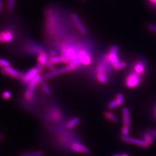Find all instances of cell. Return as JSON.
<instances>
[{
  "mask_svg": "<svg viewBox=\"0 0 156 156\" xmlns=\"http://www.w3.org/2000/svg\"><path fill=\"white\" fill-rule=\"evenodd\" d=\"M13 39V33L9 31H2L0 33V42L9 43L12 42Z\"/></svg>",
  "mask_w": 156,
  "mask_h": 156,
  "instance_id": "obj_10",
  "label": "cell"
},
{
  "mask_svg": "<svg viewBox=\"0 0 156 156\" xmlns=\"http://www.w3.org/2000/svg\"><path fill=\"white\" fill-rule=\"evenodd\" d=\"M11 97V93L9 91H5L2 94V97L5 99H8Z\"/></svg>",
  "mask_w": 156,
  "mask_h": 156,
  "instance_id": "obj_27",
  "label": "cell"
},
{
  "mask_svg": "<svg viewBox=\"0 0 156 156\" xmlns=\"http://www.w3.org/2000/svg\"><path fill=\"white\" fill-rule=\"evenodd\" d=\"M36 68H37V70L38 71V72H39V73H41V72H42L43 71V70L44 66L42 65L41 64H40V63H38V65H37Z\"/></svg>",
  "mask_w": 156,
  "mask_h": 156,
  "instance_id": "obj_29",
  "label": "cell"
},
{
  "mask_svg": "<svg viewBox=\"0 0 156 156\" xmlns=\"http://www.w3.org/2000/svg\"><path fill=\"white\" fill-rule=\"evenodd\" d=\"M1 73L3 75L12 77L13 78L16 79H21L23 75V74L20 72L17 71L16 69H14L11 66H9L7 68H4L1 69Z\"/></svg>",
  "mask_w": 156,
  "mask_h": 156,
  "instance_id": "obj_6",
  "label": "cell"
},
{
  "mask_svg": "<svg viewBox=\"0 0 156 156\" xmlns=\"http://www.w3.org/2000/svg\"><path fill=\"white\" fill-rule=\"evenodd\" d=\"M119 106V104L117 103V102L116 101V100H113L112 101H111L109 104H108V108L109 109H113L115 107H117Z\"/></svg>",
  "mask_w": 156,
  "mask_h": 156,
  "instance_id": "obj_25",
  "label": "cell"
},
{
  "mask_svg": "<svg viewBox=\"0 0 156 156\" xmlns=\"http://www.w3.org/2000/svg\"><path fill=\"white\" fill-rule=\"evenodd\" d=\"M76 68V66H75L73 65H71V64H69V66H66L64 68H61V69H58V70L53 71V72H50V73H48V74H45L43 76V79H50V78H54L55 76H57L58 75L64 74V73H66L67 72H69V71H73L74 69H75Z\"/></svg>",
  "mask_w": 156,
  "mask_h": 156,
  "instance_id": "obj_2",
  "label": "cell"
},
{
  "mask_svg": "<svg viewBox=\"0 0 156 156\" xmlns=\"http://www.w3.org/2000/svg\"><path fill=\"white\" fill-rule=\"evenodd\" d=\"M114 156H122V155H115Z\"/></svg>",
  "mask_w": 156,
  "mask_h": 156,
  "instance_id": "obj_38",
  "label": "cell"
},
{
  "mask_svg": "<svg viewBox=\"0 0 156 156\" xmlns=\"http://www.w3.org/2000/svg\"><path fill=\"white\" fill-rule=\"evenodd\" d=\"M38 76V75H37ZM37 76L36 78L32 81L31 82L28 84V87L27 90L25 91V97L29 101H32L34 99V91L37 87V85L38 82V77Z\"/></svg>",
  "mask_w": 156,
  "mask_h": 156,
  "instance_id": "obj_5",
  "label": "cell"
},
{
  "mask_svg": "<svg viewBox=\"0 0 156 156\" xmlns=\"http://www.w3.org/2000/svg\"><path fill=\"white\" fill-rule=\"evenodd\" d=\"M78 57L82 64L88 66L91 63V58L89 53L86 50H81L78 53Z\"/></svg>",
  "mask_w": 156,
  "mask_h": 156,
  "instance_id": "obj_8",
  "label": "cell"
},
{
  "mask_svg": "<svg viewBox=\"0 0 156 156\" xmlns=\"http://www.w3.org/2000/svg\"><path fill=\"white\" fill-rule=\"evenodd\" d=\"M80 122V119L78 117H75L71 120L68 124H67V127L69 128H72L74 127H75L76 125H78Z\"/></svg>",
  "mask_w": 156,
  "mask_h": 156,
  "instance_id": "obj_17",
  "label": "cell"
},
{
  "mask_svg": "<svg viewBox=\"0 0 156 156\" xmlns=\"http://www.w3.org/2000/svg\"><path fill=\"white\" fill-rule=\"evenodd\" d=\"M122 156H129L128 155H127V154H125V153H124V154H123Z\"/></svg>",
  "mask_w": 156,
  "mask_h": 156,
  "instance_id": "obj_35",
  "label": "cell"
},
{
  "mask_svg": "<svg viewBox=\"0 0 156 156\" xmlns=\"http://www.w3.org/2000/svg\"><path fill=\"white\" fill-rule=\"evenodd\" d=\"M15 5V0H8V6L7 9L9 12L13 11Z\"/></svg>",
  "mask_w": 156,
  "mask_h": 156,
  "instance_id": "obj_23",
  "label": "cell"
},
{
  "mask_svg": "<svg viewBox=\"0 0 156 156\" xmlns=\"http://www.w3.org/2000/svg\"><path fill=\"white\" fill-rule=\"evenodd\" d=\"M116 101L117 102L119 106H120L122 105H123L124 103V97L123 94L119 93L116 96Z\"/></svg>",
  "mask_w": 156,
  "mask_h": 156,
  "instance_id": "obj_24",
  "label": "cell"
},
{
  "mask_svg": "<svg viewBox=\"0 0 156 156\" xmlns=\"http://www.w3.org/2000/svg\"><path fill=\"white\" fill-rule=\"evenodd\" d=\"M143 138H144L143 140L148 144L149 146L151 145L154 140L153 135L150 133H145L143 136Z\"/></svg>",
  "mask_w": 156,
  "mask_h": 156,
  "instance_id": "obj_16",
  "label": "cell"
},
{
  "mask_svg": "<svg viewBox=\"0 0 156 156\" xmlns=\"http://www.w3.org/2000/svg\"><path fill=\"white\" fill-rule=\"evenodd\" d=\"M123 122L124 125L129 126L131 123L130 111L127 107H124L123 109Z\"/></svg>",
  "mask_w": 156,
  "mask_h": 156,
  "instance_id": "obj_12",
  "label": "cell"
},
{
  "mask_svg": "<svg viewBox=\"0 0 156 156\" xmlns=\"http://www.w3.org/2000/svg\"><path fill=\"white\" fill-rule=\"evenodd\" d=\"M46 66H47V67H48L51 70H53V71L54 70V71H55V67H54V66H53V64H52L51 63H50L49 61H48V62L47 63V64H46Z\"/></svg>",
  "mask_w": 156,
  "mask_h": 156,
  "instance_id": "obj_31",
  "label": "cell"
},
{
  "mask_svg": "<svg viewBox=\"0 0 156 156\" xmlns=\"http://www.w3.org/2000/svg\"><path fill=\"white\" fill-rule=\"evenodd\" d=\"M72 149L74 151L78 153H82L85 154L89 153V150L88 148L79 143H74L72 146Z\"/></svg>",
  "mask_w": 156,
  "mask_h": 156,
  "instance_id": "obj_11",
  "label": "cell"
},
{
  "mask_svg": "<svg viewBox=\"0 0 156 156\" xmlns=\"http://www.w3.org/2000/svg\"><path fill=\"white\" fill-rule=\"evenodd\" d=\"M2 139H3V136L0 134V140H2Z\"/></svg>",
  "mask_w": 156,
  "mask_h": 156,
  "instance_id": "obj_36",
  "label": "cell"
},
{
  "mask_svg": "<svg viewBox=\"0 0 156 156\" xmlns=\"http://www.w3.org/2000/svg\"><path fill=\"white\" fill-rule=\"evenodd\" d=\"M49 61L53 64H59V63H66V60L63 56H57L50 58Z\"/></svg>",
  "mask_w": 156,
  "mask_h": 156,
  "instance_id": "obj_14",
  "label": "cell"
},
{
  "mask_svg": "<svg viewBox=\"0 0 156 156\" xmlns=\"http://www.w3.org/2000/svg\"><path fill=\"white\" fill-rule=\"evenodd\" d=\"M43 155V153L41 151H37L33 152L23 153L20 155V156H42Z\"/></svg>",
  "mask_w": 156,
  "mask_h": 156,
  "instance_id": "obj_18",
  "label": "cell"
},
{
  "mask_svg": "<svg viewBox=\"0 0 156 156\" xmlns=\"http://www.w3.org/2000/svg\"><path fill=\"white\" fill-rule=\"evenodd\" d=\"M121 140L125 142L134 144L143 148H148L149 146L143 140H139L134 138L129 137L128 136H122L121 137Z\"/></svg>",
  "mask_w": 156,
  "mask_h": 156,
  "instance_id": "obj_7",
  "label": "cell"
},
{
  "mask_svg": "<svg viewBox=\"0 0 156 156\" xmlns=\"http://www.w3.org/2000/svg\"><path fill=\"white\" fill-rule=\"evenodd\" d=\"M145 71V64L142 62H138L134 66V72L138 75H142Z\"/></svg>",
  "mask_w": 156,
  "mask_h": 156,
  "instance_id": "obj_13",
  "label": "cell"
},
{
  "mask_svg": "<svg viewBox=\"0 0 156 156\" xmlns=\"http://www.w3.org/2000/svg\"><path fill=\"white\" fill-rule=\"evenodd\" d=\"M152 134L153 136H156V130L152 132Z\"/></svg>",
  "mask_w": 156,
  "mask_h": 156,
  "instance_id": "obj_33",
  "label": "cell"
},
{
  "mask_svg": "<svg viewBox=\"0 0 156 156\" xmlns=\"http://www.w3.org/2000/svg\"><path fill=\"white\" fill-rule=\"evenodd\" d=\"M38 63H40L43 66H46V64L48 62L47 55L44 52H42L38 55Z\"/></svg>",
  "mask_w": 156,
  "mask_h": 156,
  "instance_id": "obj_15",
  "label": "cell"
},
{
  "mask_svg": "<svg viewBox=\"0 0 156 156\" xmlns=\"http://www.w3.org/2000/svg\"><path fill=\"white\" fill-rule=\"evenodd\" d=\"M105 116L107 119H109V120H110L114 123H117L118 121L117 117L112 113H111L110 112H107L105 113Z\"/></svg>",
  "mask_w": 156,
  "mask_h": 156,
  "instance_id": "obj_19",
  "label": "cell"
},
{
  "mask_svg": "<svg viewBox=\"0 0 156 156\" xmlns=\"http://www.w3.org/2000/svg\"><path fill=\"white\" fill-rule=\"evenodd\" d=\"M42 90L44 91V93L46 94H50L51 91L50 90L49 87L45 84L42 85Z\"/></svg>",
  "mask_w": 156,
  "mask_h": 156,
  "instance_id": "obj_28",
  "label": "cell"
},
{
  "mask_svg": "<svg viewBox=\"0 0 156 156\" xmlns=\"http://www.w3.org/2000/svg\"><path fill=\"white\" fill-rule=\"evenodd\" d=\"M140 75L133 72L127 76L125 80V85L128 88H135L140 84Z\"/></svg>",
  "mask_w": 156,
  "mask_h": 156,
  "instance_id": "obj_1",
  "label": "cell"
},
{
  "mask_svg": "<svg viewBox=\"0 0 156 156\" xmlns=\"http://www.w3.org/2000/svg\"><path fill=\"white\" fill-rule=\"evenodd\" d=\"M38 71L36 67L32 68L25 74H23L22 78H21L22 82L25 84H29L36 78V76L38 75Z\"/></svg>",
  "mask_w": 156,
  "mask_h": 156,
  "instance_id": "obj_4",
  "label": "cell"
},
{
  "mask_svg": "<svg viewBox=\"0 0 156 156\" xmlns=\"http://www.w3.org/2000/svg\"><path fill=\"white\" fill-rule=\"evenodd\" d=\"M1 6H0V12H1Z\"/></svg>",
  "mask_w": 156,
  "mask_h": 156,
  "instance_id": "obj_39",
  "label": "cell"
},
{
  "mask_svg": "<svg viewBox=\"0 0 156 156\" xmlns=\"http://www.w3.org/2000/svg\"><path fill=\"white\" fill-rule=\"evenodd\" d=\"M148 27L150 30L156 33V25H153V24H150L148 25Z\"/></svg>",
  "mask_w": 156,
  "mask_h": 156,
  "instance_id": "obj_30",
  "label": "cell"
},
{
  "mask_svg": "<svg viewBox=\"0 0 156 156\" xmlns=\"http://www.w3.org/2000/svg\"><path fill=\"white\" fill-rule=\"evenodd\" d=\"M71 17L73 20L74 24L76 25L78 30L80 31V33H82V34H86V30L84 26L82 23V22L80 21L79 18V17L78 16V15H76L75 13H72L71 15Z\"/></svg>",
  "mask_w": 156,
  "mask_h": 156,
  "instance_id": "obj_9",
  "label": "cell"
},
{
  "mask_svg": "<svg viewBox=\"0 0 156 156\" xmlns=\"http://www.w3.org/2000/svg\"><path fill=\"white\" fill-rule=\"evenodd\" d=\"M97 79L99 82L103 84H105L107 82V75H104V74H97Z\"/></svg>",
  "mask_w": 156,
  "mask_h": 156,
  "instance_id": "obj_20",
  "label": "cell"
},
{
  "mask_svg": "<svg viewBox=\"0 0 156 156\" xmlns=\"http://www.w3.org/2000/svg\"><path fill=\"white\" fill-rule=\"evenodd\" d=\"M118 47L116 45H113L110 50L107 58L109 63L113 66L117 64L120 61L118 57Z\"/></svg>",
  "mask_w": 156,
  "mask_h": 156,
  "instance_id": "obj_3",
  "label": "cell"
},
{
  "mask_svg": "<svg viewBox=\"0 0 156 156\" xmlns=\"http://www.w3.org/2000/svg\"><path fill=\"white\" fill-rule=\"evenodd\" d=\"M2 5V0H0V6L1 7Z\"/></svg>",
  "mask_w": 156,
  "mask_h": 156,
  "instance_id": "obj_37",
  "label": "cell"
},
{
  "mask_svg": "<svg viewBox=\"0 0 156 156\" xmlns=\"http://www.w3.org/2000/svg\"><path fill=\"white\" fill-rule=\"evenodd\" d=\"M126 66H127V64L125 62L119 61L117 64H116V65L113 66V68L116 70H121V69H124L126 67Z\"/></svg>",
  "mask_w": 156,
  "mask_h": 156,
  "instance_id": "obj_21",
  "label": "cell"
},
{
  "mask_svg": "<svg viewBox=\"0 0 156 156\" xmlns=\"http://www.w3.org/2000/svg\"><path fill=\"white\" fill-rule=\"evenodd\" d=\"M152 2L154 3V4H156V0H150Z\"/></svg>",
  "mask_w": 156,
  "mask_h": 156,
  "instance_id": "obj_34",
  "label": "cell"
},
{
  "mask_svg": "<svg viewBox=\"0 0 156 156\" xmlns=\"http://www.w3.org/2000/svg\"><path fill=\"white\" fill-rule=\"evenodd\" d=\"M57 53L56 50H53L51 51V55L52 56V57H54V56H57Z\"/></svg>",
  "mask_w": 156,
  "mask_h": 156,
  "instance_id": "obj_32",
  "label": "cell"
},
{
  "mask_svg": "<svg viewBox=\"0 0 156 156\" xmlns=\"http://www.w3.org/2000/svg\"><path fill=\"white\" fill-rule=\"evenodd\" d=\"M0 66L2 68H7L9 66H10V63L7 60L0 58Z\"/></svg>",
  "mask_w": 156,
  "mask_h": 156,
  "instance_id": "obj_22",
  "label": "cell"
},
{
  "mask_svg": "<svg viewBox=\"0 0 156 156\" xmlns=\"http://www.w3.org/2000/svg\"><path fill=\"white\" fill-rule=\"evenodd\" d=\"M122 132L123 134V136H128L129 135V126L127 125H124L122 130Z\"/></svg>",
  "mask_w": 156,
  "mask_h": 156,
  "instance_id": "obj_26",
  "label": "cell"
}]
</instances>
